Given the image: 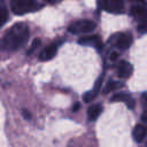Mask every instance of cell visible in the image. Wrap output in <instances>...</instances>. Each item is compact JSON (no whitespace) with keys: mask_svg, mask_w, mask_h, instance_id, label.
<instances>
[{"mask_svg":"<svg viewBox=\"0 0 147 147\" xmlns=\"http://www.w3.org/2000/svg\"><path fill=\"white\" fill-rule=\"evenodd\" d=\"M30 32L29 28L24 23H17L14 24L11 28H9L3 37L0 40V49L2 51H17L21 47H23L28 39H29Z\"/></svg>","mask_w":147,"mask_h":147,"instance_id":"6da1fadb","label":"cell"},{"mask_svg":"<svg viewBox=\"0 0 147 147\" xmlns=\"http://www.w3.org/2000/svg\"><path fill=\"white\" fill-rule=\"evenodd\" d=\"M41 8V5L36 0H10V9L16 15H24L28 13L37 11Z\"/></svg>","mask_w":147,"mask_h":147,"instance_id":"7a4b0ae2","label":"cell"},{"mask_svg":"<svg viewBox=\"0 0 147 147\" xmlns=\"http://www.w3.org/2000/svg\"><path fill=\"white\" fill-rule=\"evenodd\" d=\"M95 29V23L90 21V20H82V21H76L71 23L68 28V31L72 34H85L90 33Z\"/></svg>","mask_w":147,"mask_h":147,"instance_id":"3957f363","label":"cell"},{"mask_svg":"<svg viewBox=\"0 0 147 147\" xmlns=\"http://www.w3.org/2000/svg\"><path fill=\"white\" fill-rule=\"evenodd\" d=\"M99 6L103 10L111 14H119L123 11L124 8L123 0H100Z\"/></svg>","mask_w":147,"mask_h":147,"instance_id":"277c9868","label":"cell"},{"mask_svg":"<svg viewBox=\"0 0 147 147\" xmlns=\"http://www.w3.org/2000/svg\"><path fill=\"white\" fill-rule=\"evenodd\" d=\"M114 42L117 48L124 51V49H127L130 47V45L132 44V37L127 33H119V34L115 36Z\"/></svg>","mask_w":147,"mask_h":147,"instance_id":"5b68a950","label":"cell"},{"mask_svg":"<svg viewBox=\"0 0 147 147\" xmlns=\"http://www.w3.org/2000/svg\"><path fill=\"white\" fill-rule=\"evenodd\" d=\"M78 42L80 45H84V46H94L98 48V51H101L102 49V42L99 38V36H85V37H80L78 39Z\"/></svg>","mask_w":147,"mask_h":147,"instance_id":"8992f818","label":"cell"},{"mask_svg":"<svg viewBox=\"0 0 147 147\" xmlns=\"http://www.w3.org/2000/svg\"><path fill=\"white\" fill-rule=\"evenodd\" d=\"M57 48H59V44L57 42H52L49 44L48 46H46L39 54V59L41 61H48L51 59H53L57 52Z\"/></svg>","mask_w":147,"mask_h":147,"instance_id":"52a82bcc","label":"cell"},{"mask_svg":"<svg viewBox=\"0 0 147 147\" xmlns=\"http://www.w3.org/2000/svg\"><path fill=\"white\" fill-rule=\"evenodd\" d=\"M132 72V65L127 61H119L116 65V74L119 78H127Z\"/></svg>","mask_w":147,"mask_h":147,"instance_id":"ba28073f","label":"cell"},{"mask_svg":"<svg viewBox=\"0 0 147 147\" xmlns=\"http://www.w3.org/2000/svg\"><path fill=\"white\" fill-rule=\"evenodd\" d=\"M131 14L140 21V23H147V8L144 6H132L131 7Z\"/></svg>","mask_w":147,"mask_h":147,"instance_id":"9c48e42d","label":"cell"},{"mask_svg":"<svg viewBox=\"0 0 147 147\" xmlns=\"http://www.w3.org/2000/svg\"><path fill=\"white\" fill-rule=\"evenodd\" d=\"M111 101H121V102H124L129 108H133L134 107V100L127 93H116V94H114L111 96Z\"/></svg>","mask_w":147,"mask_h":147,"instance_id":"30bf717a","label":"cell"},{"mask_svg":"<svg viewBox=\"0 0 147 147\" xmlns=\"http://www.w3.org/2000/svg\"><path fill=\"white\" fill-rule=\"evenodd\" d=\"M146 133H147V129H146L144 125H141V124H137V125L134 126V129H133V132H132L133 139H134L137 142H141V141L145 139Z\"/></svg>","mask_w":147,"mask_h":147,"instance_id":"8fae6325","label":"cell"},{"mask_svg":"<svg viewBox=\"0 0 147 147\" xmlns=\"http://www.w3.org/2000/svg\"><path fill=\"white\" fill-rule=\"evenodd\" d=\"M101 82H102V77H100V78L98 79V82H96V84H95V86H94V88H93L92 91H88L87 93L84 94L83 99H84L85 102H91L93 99H95V96L98 95V93H99V91H100Z\"/></svg>","mask_w":147,"mask_h":147,"instance_id":"7c38bea8","label":"cell"},{"mask_svg":"<svg viewBox=\"0 0 147 147\" xmlns=\"http://www.w3.org/2000/svg\"><path fill=\"white\" fill-rule=\"evenodd\" d=\"M102 111V106L101 105H93L87 109V117L90 121H95L99 115Z\"/></svg>","mask_w":147,"mask_h":147,"instance_id":"4fadbf2b","label":"cell"},{"mask_svg":"<svg viewBox=\"0 0 147 147\" xmlns=\"http://www.w3.org/2000/svg\"><path fill=\"white\" fill-rule=\"evenodd\" d=\"M8 20V9L3 0H0V28L7 22Z\"/></svg>","mask_w":147,"mask_h":147,"instance_id":"5bb4252c","label":"cell"},{"mask_svg":"<svg viewBox=\"0 0 147 147\" xmlns=\"http://www.w3.org/2000/svg\"><path fill=\"white\" fill-rule=\"evenodd\" d=\"M121 87H123V84L122 83H119V82H116V80H109L108 83H107V86H106V93L107 92H111V91H115V90H118V88H121Z\"/></svg>","mask_w":147,"mask_h":147,"instance_id":"9a60e30c","label":"cell"},{"mask_svg":"<svg viewBox=\"0 0 147 147\" xmlns=\"http://www.w3.org/2000/svg\"><path fill=\"white\" fill-rule=\"evenodd\" d=\"M39 46H40V40H39V39H36V40L32 42V45H31L30 49L28 51V54H29V55H30V54H32V53H33V52H34Z\"/></svg>","mask_w":147,"mask_h":147,"instance_id":"2e32d148","label":"cell"},{"mask_svg":"<svg viewBox=\"0 0 147 147\" xmlns=\"http://www.w3.org/2000/svg\"><path fill=\"white\" fill-rule=\"evenodd\" d=\"M138 31L139 32H141V33H145V32H147V23H140L139 25H138Z\"/></svg>","mask_w":147,"mask_h":147,"instance_id":"e0dca14e","label":"cell"},{"mask_svg":"<svg viewBox=\"0 0 147 147\" xmlns=\"http://www.w3.org/2000/svg\"><path fill=\"white\" fill-rule=\"evenodd\" d=\"M141 101H142V105L145 108H147V92H144L142 95H141Z\"/></svg>","mask_w":147,"mask_h":147,"instance_id":"ac0fdd59","label":"cell"},{"mask_svg":"<svg viewBox=\"0 0 147 147\" xmlns=\"http://www.w3.org/2000/svg\"><path fill=\"white\" fill-rule=\"evenodd\" d=\"M141 121H142V123L145 124L144 126L147 129V110H146V111H144V114L141 115Z\"/></svg>","mask_w":147,"mask_h":147,"instance_id":"d6986e66","label":"cell"},{"mask_svg":"<svg viewBox=\"0 0 147 147\" xmlns=\"http://www.w3.org/2000/svg\"><path fill=\"white\" fill-rule=\"evenodd\" d=\"M109 57H110V60H111V61H115V60H117L118 54H117L116 52H113V53L110 54V56H109Z\"/></svg>","mask_w":147,"mask_h":147,"instance_id":"ffe728a7","label":"cell"},{"mask_svg":"<svg viewBox=\"0 0 147 147\" xmlns=\"http://www.w3.org/2000/svg\"><path fill=\"white\" fill-rule=\"evenodd\" d=\"M23 114H24V116H25L26 118H30V114H29L26 110H23Z\"/></svg>","mask_w":147,"mask_h":147,"instance_id":"44dd1931","label":"cell"},{"mask_svg":"<svg viewBox=\"0 0 147 147\" xmlns=\"http://www.w3.org/2000/svg\"><path fill=\"white\" fill-rule=\"evenodd\" d=\"M46 2H49V3H55V2H57V1H60V0H45Z\"/></svg>","mask_w":147,"mask_h":147,"instance_id":"7402d4cb","label":"cell"},{"mask_svg":"<svg viewBox=\"0 0 147 147\" xmlns=\"http://www.w3.org/2000/svg\"><path fill=\"white\" fill-rule=\"evenodd\" d=\"M78 108H79V105H78V103H77V105H76V106H75V108H74V111H76V110H77V109H78Z\"/></svg>","mask_w":147,"mask_h":147,"instance_id":"603a6c76","label":"cell"},{"mask_svg":"<svg viewBox=\"0 0 147 147\" xmlns=\"http://www.w3.org/2000/svg\"><path fill=\"white\" fill-rule=\"evenodd\" d=\"M130 1H138V0H130Z\"/></svg>","mask_w":147,"mask_h":147,"instance_id":"cb8c5ba5","label":"cell"}]
</instances>
